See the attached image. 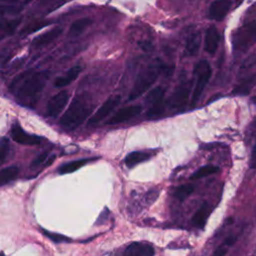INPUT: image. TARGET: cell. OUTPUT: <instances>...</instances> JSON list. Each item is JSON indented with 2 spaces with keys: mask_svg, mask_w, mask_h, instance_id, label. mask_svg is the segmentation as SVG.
<instances>
[{
  "mask_svg": "<svg viewBox=\"0 0 256 256\" xmlns=\"http://www.w3.org/2000/svg\"><path fill=\"white\" fill-rule=\"evenodd\" d=\"M48 79L47 71H25L12 80L9 90L20 104L34 107Z\"/></svg>",
  "mask_w": 256,
  "mask_h": 256,
  "instance_id": "cell-1",
  "label": "cell"
},
{
  "mask_svg": "<svg viewBox=\"0 0 256 256\" xmlns=\"http://www.w3.org/2000/svg\"><path fill=\"white\" fill-rule=\"evenodd\" d=\"M92 108L86 100L78 96L74 98L60 119V125L66 129H75L89 116Z\"/></svg>",
  "mask_w": 256,
  "mask_h": 256,
  "instance_id": "cell-2",
  "label": "cell"
},
{
  "mask_svg": "<svg viewBox=\"0 0 256 256\" xmlns=\"http://www.w3.org/2000/svg\"><path fill=\"white\" fill-rule=\"evenodd\" d=\"M162 69L163 66L160 63L150 64L147 67H145L136 78L133 88L128 96V100L132 101L143 95L156 81Z\"/></svg>",
  "mask_w": 256,
  "mask_h": 256,
  "instance_id": "cell-3",
  "label": "cell"
},
{
  "mask_svg": "<svg viewBox=\"0 0 256 256\" xmlns=\"http://www.w3.org/2000/svg\"><path fill=\"white\" fill-rule=\"evenodd\" d=\"M256 43V21L247 22L232 34V46L235 51H247Z\"/></svg>",
  "mask_w": 256,
  "mask_h": 256,
  "instance_id": "cell-4",
  "label": "cell"
},
{
  "mask_svg": "<svg viewBox=\"0 0 256 256\" xmlns=\"http://www.w3.org/2000/svg\"><path fill=\"white\" fill-rule=\"evenodd\" d=\"M194 74H195V86L194 90L192 93V98H191V106H194L199 98L201 97L204 88L206 87L207 83L210 80L211 74H212V69L208 61L206 60H200L194 68Z\"/></svg>",
  "mask_w": 256,
  "mask_h": 256,
  "instance_id": "cell-5",
  "label": "cell"
},
{
  "mask_svg": "<svg viewBox=\"0 0 256 256\" xmlns=\"http://www.w3.org/2000/svg\"><path fill=\"white\" fill-rule=\"evenodd\" d=\"M164 95H165V89L161 86L155 87L148 93L146 97V101L150 105L149 110L147 112L148 118H153L163 113L164 106H165Z\"/></svg>",
  "mask_w": 256,
  "mask_h": 256,
  "instance_id": "cell-6",
  "label": "cell"
},
{
  "mask_svg": "<svg viewBox=\"0 0 256 256\" xmlns=\"http://www.w3.org/2000/svg\"><path fill=\"white\" fill-rule=\"evenodd\" d=\"M191 90V83L188 80H182L177 87L175 88L174 92L170 98V106L172 109L175 110H182L186 106L189 95Z\"/></svg>",
  "mask_w": 256,
  "mask_h": 256,
  "instance_id": "cell-7",
  "label": "cell"
},
{
  "mask_svg": "<svg viewBox=\"0 0 256 256\" xmlns=\"http://www.w3.org/2000/svg\"><path fill=\"white\" fill-rule=\"evenodd\" d=\"M121 101V96L120 95H112L108 97L105 102L98 108V110L91 116L89 119V124L94 125L102 121L104 118H106L120 103Z\"/></svg>",
  "mask_w": 256,
  "mask_h": 256,
  "instance_id": "cell-8",
  "label": "cell"
},
{
  "mask_svg": "<svg viewBox=\"0 0 256 256\" xmlns=\"http://www.w3.org/2000/svg\"><path fill=\"white\" fill-rule=\"evenodd\" d=\"M68 99L69 94L65 90L60 91L54 96H52L47 104V114L53 118L57 117L66 106Z\"/></svg>",
  "mask_w": 256,
  "mask_h": 256,
  "instance_id": "cell-9",
  "label": "cell"
},
{
  "mask_svg": "<svg viewBox=\"0 0 256 256\" xmlns=\"http://www.w3.org/2000/svg\"><path fill=\"white\" fill-rule=\"evenodd\" d=\"M11 137L12 139L22 145H28V146H33V145H38L42 142V138L36 135H31L25 132L18 123H15L12 126L11 129Z\"/></svg>",
  "mask_w": 256,
  "mask_h": 256,
  "instance_id": "cell-10",
  "label": "cell"
},
{
  "mask_svg": "<svg viewBox=\"0 0 256 256\" xmlns=\"http://www.w3.org/2000/svg\"><path fill=\"white\" fill-rule=\"evenodd\" d=\"M142 108L140 105H130L123 107L119 109L108 121V125H114V124H119L122 122H125L127 120L132 119L133 117L137 116L141 112Z\"/></svg>",
  "mask_w": 256,
  "mask_h": 256,
  "instance_id": "cell-11",
  "label": "cell"
},
{
  "mask_svg": "<svg viewBox=\"0 0 256 256\" xmlns=\"http://www.w3.org/2000/svg\"><path fill=\"white\" fill-rule=\"evenodd\" d=\"M231 8V0H215L211 3L208 11L210 19L221 21L225 18Z\"/></svg>",
  "mask_w": 256,
  "mask_h": 256,
  "instance_id": "cell-12",
  "label": "cell"
},
{
  "mask_svg": "<svg viewBox=\"0 0 256 256\" xmlns=\"http://www.w3.org/2000/svg\"><path fill=\"white\" fill-rule=\"evenodd\" d=\"M62 32H63V29L61 27H55L51 30H48V31L40 34L36 38H34L31 46L35 49L43 48V47L51 44L53 41H55L62 34Z\"/></svg>",
  "mask_w": 256,
  "mask_h": 256,
  "instance_id": "cell-13",
  "label": "cell"
},
{
  "mask_svg": "<svg viewBox=\"0 0 256 256\" xmlns=\"http://www.w3.org/2000/svg\"><path fill=\"white\" fill-rule=\"evenodd\" d=\"M124 256H154V248L145 242H133L125 250Z\"/></svg>",
  "mask_w": 256,
  "mask_h": 256,
  "instance_id": "cell-14",
  "label": "cell"
},
{
  "mask_svg": "<svg viewBox=\"0 0 256 256\" xmlns=\"http://www.w3.org/2000/svg\"><path fill=\"white\" fill-rule=\"evenodd\" d=\"M219 32L215 26H210L207 28L206 33H205V51L209 53L210 55H213L219 45Z\"/></svg>",
  "mask_w": 256,
  "mask_h": 256,
  "instance_id": "cell-15",
  "label": "cell"
},
{
  "mask_svg": "<svg viewBox=\"0 0 256 256\" xmlns=\"http://www.w3.org/2000/svg\"><path fill=\"white\" fill-rule=\"evenodd\" d=\"M201 44V33L198 30H192L189 32L185 41V54L194 56L198 53Z\"/></svg>",
  "mask_w": 256,
  "mask_h": 256,
  "instance_id": "cell-16",
  "label": "cell"
},
{
  "mask_svg": "<svg viewBox=\"0 0 256 256\" xmlns=\"http://www.w3.org/2000/svg\"><path fill=\"white\" fill-rule=\"evenodd\" d=\"M81 71H82V68L78 65L70 68L64 75L59 76L55 79L54 86L61 88V87H65V86L69 85L71 82H73L79 76Z\"/></svg>",
  "mask_w": 256,
  "mask_h": 256,
  "instance_id": "cell-17",
  "label": "cell"
},
{
  "mask_svg": "<svg viewBox=\"0 0 256 256\" xmlns=\"http://www.w3.org/2000/svg\"><path fill=\"white\" fill-rule=\"evenodd\" d=\"M211 209L207 203H204L193 215L192 223L198 228H203L206 224V221L210 215Z\"/></svg>",
  "mask_w": 256,
  "mask_h": 256,
  "instance_id": "cell-18",
  "label": "cell"
},
{
  "mask_svg": "<svg viewBox=\"0 0 256 256\" xmlns=\"http://www.w3.org/2000/svg\"><path fill=\"white\" fill-rule=\"evenodd\" d=\"M91 23H92V20L87 17L77 19L70 25L68 33L70 36H77L81 34L88 26H90Z\"/></svg>",
  "mask_w": 256,
  "mask_h": 256,
  "instance_id": "cell-19",
  "label": "cell"
},
{
  "mask_svg": "<svg viewBox=\"0 0 256 256\" xmlns=\"http://www.w3.org/2000/svg\"><path fill=\"white\" fill-rule=\"evenodd\" d=\"M255 83H256V76H250L248 78H245L234 88L233 94H236V95L248 94L251 88L255 85Z\"/></svg>",
  "mask_w": 256,
  "mask_h": 256,
  "instance_id": "cell-20",
  "label": "cell"
},
{
  "mask_svg": "<svg viewBox=\"0 0 256 256\" xmlns=\"http://www.w3.org/2000/svg\"><path fill=\"white\" fill-rule=\"evenodd\" d=\"M89 159H79V160H75V161H71L68 163L63 164L62 166L59 167L58 172L60 174H68V173H72L76 170H78L79 168L83 167L87 162H89Z\"/></svg>",
  "mask_w": 256,
  "mask_h": 256,
  "instance_id": "cell-21",
  "label": "cell"
},
{
  "mask_svg": "<svg viewBox=\"0 0 256 256\" xmlns=\"http://www.w3.org/2000/svg\"><path fill=\"white\" fill-rule=\"evenodd\" d=\"M149 158V155L145 152H141V151H134L129 153L126 158H125V164L128 167H133L138 163H141L145 160H147Z\"/></svg>",
  "mask_w": 256,
  "mask_h": 256,
  "instance_id": "cell-22",
  "label": "cell"
},
{
  "mask_svg": "<svg viewBox=\"0 0 256 256\" xmlns=\"http://www.w3.org/2000/svg\"><path fill=\"white\" fill-rule=\"evenodd\" d=\"M19 173V169L17 166H9L3 168L0 173V183L1 185H5L11 182Z\"/></svg>",
  "mask_w": 256,
  "mask_h": 256,
  "instance_id": "cell-23",
  "label": "cell"
},
{
  "mask_svg": "<svg viewBox=\"0 0 256 256\" xmlns=\"http://www.w3.org/2000/svg\"><path fill=\"white\" fill-rule=\"evenodd\" d=\"M219 171V167L215 166V165H205V166H202L200 167L198 170H196L192 175H191V179L192 180H197V179H200V178H203V177H206V176H209L211 174H214L216 172Z\"/></svg>",
  "mask_w": 256,
  "mask_h": 256,
  "instance_id": "cell-24",
  "label": "cell"
},
{
  "mask_svg": "<svg viewBox=\"0 0 256 256\" xmlns=\"http://www.w3.org/2000/svg\"><path fill=\"white\" fill-rule=\"evenodd\" d=\"M50 24V21L48 20H39V21H34L30 24H28L26 27H24L22 30H21V34L26 36V35H30L31 33H34L46 26H48Z\"/></svg>",
  "mask_w": 256,
  "mask_h": 256,
  "instance_id": "cell-25",
  "label": "cell"
},
{
  "mask_svg": "<svg viewBox=\"0 0 256 256\" xmlns=\"http://www.w3.org/2000/svg\"><path fill=\"white\" fill-rule=\"evenodd\" d=\"M21 22V19L18 18V19H11V20H7L5 21L3 24H2V38L5 37V36H9V35H12L16 28L19 26Z\"/></svg>",
  "mask_w": 256,
  "mask_h": 256,
  "instance_id": "cell-26",
  "label": "cell"
},
{
  "mask_svg": "<svg viewBox=\"0 0 256 256\" xmlns=\"http://www.w3.org/2000/svg\"><path fill=\"white\" fill-rule=\"evenodd\" d=\"M237 237L236 235H231L229 237H227L225 239V241L222 243V245H220L214 252L211 256H225L227 251H228V248L233 245V243L236 241Z\"/></svg>",
  "mask_w": 256,
  "mask_h": 256,
  "instance_id": "cell-27",
  "label": "cell"
},
{
  "mask_svg": "<svg viewBox=\"0 0 256 256\" xmlns=\"http://www.w3.org/2000/svg\"><path fill=\"white\" fill-rule=\"evenodd\" d=\"M194 191V186L192 184H183L179 186L175 191V197L180 200L184 201L186 198L189 197V195Z\"/></svg>",
  "mask_w": 256,
  "mask_h": 256,
  "instance_id": "cell-28",
  "label": "cell"
},
{
  "mask_svg": "<svg viewBox=\"0 0 256 256\" xmlns=\"http://www.w3.org/2000/svg\"><path fill=\"white\" fill-rule=\"evenodd\" d=\"M41 231L43 232V234L48 237L49 239H51L52 241L54 242H65V241H71V239H69L68 237L64 236V235H61V234H57V233H52V232H49V231H46L44 229H41Z\"/></svg>",
  "mask_w": 256,
  "mask_h": 256,
  "instance_id": "cell-29",
  "label": "cell"
},
{
  "mask_svg": "<svg viewBox=\"0 0 256 256\" xmlns=\"http://www.w3.org/2000/svg\"><path fill=\"white\" fill-rule=\"evenodd\" d=\"M9 150V143L7 141L6 138H2L1 143H0V159H1V163H4L7 153Z\"/></svg>",
  "mask_w": 256,
  "mask_h": 256,
  "instance_id": "cell-30",
  "label": "cell"
},
{
  "mask_svg": "<svg viewBox=\"0 0 256 256\" xmlns=\"http://www.w3.org/2000/svg\"><path fill=\"white\" fill-rule=\"evenodd\" d=\"M159 190L158 189H152L145 195V201L147 204H152L158 197Z\"/></svg>",
  "mask_w": 256,
  "mask_h": 256,
  "instance_id": "cell-31",
  "label": "cell"
},
{
  "mask_svg": "<svg viewBox=\"0 0 256 256\" xmlns=\"http://www.w3.org/2000/svg\"><path fill=\"white\" fill-rule=\"evenodd\" d=\"M47 157L48 156V153L47 152H44L40 155H38L32 162H31V167H37V166H40L41 164H43V162H45L47 160Z\"/></svg>",
  "mask_w": 256,
  "mask_h": 256,
  "instance_id": "cell-32",
  "label": "cell"
},
{
  "mask_svg": "<svg viewBox=\"0 0 256 256\" xmlns=\"http://www.w3.org/2000/svg\"><path fill=\"white\" fill-rule=\"evenodd\" d=\"M250 167L251 168H256V144L254 145L252 151H251V156H250Z\"/></svg>",
  "mask_w": 256,
  "mask_h": 256,
  "instance_id": "cell-33",
  "label": "cell"
},
{
  "mask_svg": "<svg viewBox=\"0 0 256 256\" xmlns=\"http://www.w3.org/2000/svg\"><path fill=\"white\" fill-rule=\"evenodd\" d=\"M55 158H56V156H55V155H50V156L47 158V160L45 161V164H44V166H50V165H51V164L54 162Z\"/></svg>",
  "mask_w": 256,
  "mask_h": 256,
  "instance_id": "cell-34",
  "label": "cell"
},
{
  "mask_svg": "<svg viewBox=\"0 0 256 256\" xmlns=\"http://www.w3.org/2000/svg\"><path fill=\"white\" fill-rule=\"evenodd\" d=\"M236 1H237V2H241V0H236Z\"/></svg>",
  "mask_w": 256,
  "mask_h": 256,
  "instance_id": "cell-35",
  "label": "cell"
}]
</instances>
